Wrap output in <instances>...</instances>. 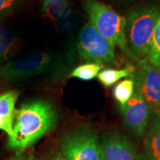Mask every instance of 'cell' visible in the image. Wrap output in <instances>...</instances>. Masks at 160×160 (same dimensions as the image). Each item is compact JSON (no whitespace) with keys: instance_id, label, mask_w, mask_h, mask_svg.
<instances>
[{"instance_id":"obj_1","label":"cell","mask_w":160,"mask_h":160,"mask_svg":"<svg viewBox=\"0 0 160 160\" xmlns=\"http://www.w3.org/2000/svg\"><path fill=\"white\" fill-rule=\"evenodd\" d=\"M57 122V111L50 102L38 99L24 103L15 110L13 132L7 146L21 154L53 131Z\"/></svg>"},{"instance_id":"obj_2","label":"cell","mask_w":160,"mask_h":160,"mask_svg":"<svg viewBox=\"0 0 160 160\" xmlns=\"http://www.w3.org/2000/svg\"><path fill=\"white\" fill-rule=\"evenodd\" d=\"M82 8L100 34L113 47L119 46L125 54L133 57L126 39L125 17L97 0H83Z\"/></svg>"},{"instance_id":"obj_3","label":"cell","mask_w":160,"mask_h":160,"mask_svg":"<svg viewBox=\"0 0 160 160\" xmlns=\"http://www.w3.org/2000/svg\"><path fill=\"white\" fill-rule=\"evenodd\" d=\"M56 66L55 57L48 52L8 62L0 68V89L48 75L56 69Z\"/></svg>"},{"instance_id":"obj_4","label":"cell","mask_w":160,"mask_h":160,"mask_svg":"<svg viewBox=\"0 0 160 160\" xmlns=\"http://www.w3.org/2000/svg\"><path fill=\"white\" fill-rule=\"evenodd\" d=\"M159 11L154 5L133 9L128 13L125 33L128 45L133 57L148 55L152 36Z\"/></svg>"},{"instance_id":"obj_5","label":"cell","mask_w":160,"mask_h":160,"mask_svg":"<svg viewBox=\"0 0 160 160\" xmlns=\"http://www.w3.org/2000/svg\"><path fill=\"white\" fill-rule=\"evenodd\" d=\"M59 146L67 160H103L101 142L97 132L88 125L68 131L60 139Z\"/></svg>"},{"instance_id":"obj_6","label":"cell","mask_w":160,"mask_h":160,"mask_svg":"<svg viewBox=\"0 0 160 160\" xmlns=\"http://www.w3.org/2000/svg\"><path fill=\"white\" fill-rule=\"evenodd\" d=\"M78 54L88 63H111L115 59L113 46L98 32L91 22L79 30L77 41Z\"/></svg>"},{"instance_id":"obj_7","label":"cell","mask_w":160,"mask_h":160,"mask_svg":"<svg viewBox=\"0 0 160 160\" xmlns=\"http://www.w3.org/2000/svg\"><path fill=\"white\" fill-rule=\"evenodd\" d=\"M134 83L135 93L141 96L153 108L160 107L159 68L152 65L148 59L141 60Z\"/></svg>"},{"instance_id":"obj_8","label":"cell","mask_w":160,"mask_h":160,"mask_svg":"<svg viewBox=\"0 0 160 160\" xmlns=\"http://www.w3.org/2000/svg\"><path fill=\"white\" fill-rule=\"evenodd\" d=\"M120 109L126 127L141 138L145 134L153 108L141 96L134 93Z\"/></svg>"},{"instance_id":"obj_9","label":"cell","mask_w":160,"mask_h":160,"mask_svg":"<svg viewBox=\"0 0 160 160\" xmlns=\"http://www.w3.org/2000/svg\"><path fill=\"white\" fill-rule=\"evenodd\" d=\"M101 144L103 160H145L133 142L119 132L106 133Z\"/></svg>"},{"instance_id":"obj_10","label":"cell","mask_w":160,"mask_h":160,"mask_svg":"<svg viewBox=\"0 0 160 160\" xmlns=\"http://www.w3.org/2000/svg\"><path fill=\"white\" fill-rule=\"evenodd\" d=\"M42 14L51 20L64 33H71L75 27V14L68 0H40Z\"/></svg>"},{"instance_id":"obj_11","label":"cell","mask_w":160,"mask_h":160,"mask_svg":"<svg viewBox=\"0 0 160 160\" xmlns=\"http://www.w3.org/2000/svg\"><path fill=\"white\" fill-rule=\"evenodd\" d=\"M145 160H160V119L156 114L144 139Z\"/></svg>"},{"instance_id":"obj_12","label":"cell","mask_w":160,"mask_h":160,"mask_svg":"<svg viewBox=\"0 0 160 160\" xmlns=\"http://www.w3.org/2000/svg\"><path fill=\"white\" fill-rule=\"evenodd\" d=\"M15 38L6 26L0 25V68L11 57Z\"/></svg>"},{"instance_id":"obj_13","label":"cell","mask_w":160,"mask_h":160,"mask_svg":"<svg viewBox=\"0 0 160 160\" xmlns=\"http://www.w3.org/2000/svg\"><path fill=\"white\" fill-rule=\"evenodd\" d=\"M19 93L17 90H11L0 94V116L14 119L15 104Z\"/></svg>"},{"instance_id":"obj_14","label":"cell","mask_w":160,"mask_h":160,"mask_svg":"<svg viewBox=\"0 0 160 160\" xmlns=\"http://www.w3.org/2000/svg\"><path fill=\"white\" fill-rule=\"evenodd\" d=\"M134 79H127L122 80L115 86L113 91L114 99L119 104L120 108L123 107L134 94Z\"/></svg>"},{"instance_id":"obj_15","label":"cell","mask_w":160,"mask_h":160,"mask_svg":"<svg viewBox=\"0 0 160 160\" xmlns=\"http://www.w3.org/2000/svg\"><path fill=\"white\" fill-rule=\"evenodd\" d=\"M133 69L131 68L121 70L105 69L99 73L97 77L99 81L105 87H111L124 77L133 74Z\"/></svg>"},{"instance_id":"obj_16","label":"cell","mask_w":160,"mask_h":160,"mask_svg":"<svg viewBox=\"0 0 160 160\" xmlns=\"http://www.w3.org/2000/svg\"><path fill=\"white\" fill-rule=\"evenodd\" d=\"M148 56L149 62L154 67L160 68V11L151 38Z\"/></svg>"},{"instance_id":"obj_17","label":"cell","mask_w":160,"mask_h":160,"mask_svg":"<svg viewBox=\"0 0 160 160\" xmlns=\"http://www.w3.org/2000/svg\"><path fill=\"white\" fill-rule=\"evenodd\" d=\"M102 68V65H100V64L87 63L78 66L73 69L68 77L77 78L84 81H89L97 77L99 72Z\"/></svg>"},{"instance_id":"obj_18","label":"cell","mask_w":160,"mask_h":160,"mask_svg":"<svg viewBox=\"0 0 160 160\" xmlns=\"http://www.w3.org/2000/svg\"><path fill=\"white\" fill-rule=\"evenodd\" d=\"M25 2L26 0H0V19L14 14Z\"/></svg>"},{"instance_id":"obj_19","label":"cell","mask_w":160,"mask_h":160,"mask_svg":"<svg viewBox=\"0 0 160 160\" xmlns=\"http://www.w3.org/2000/svg\"><path fill=\"white\" fill-rule=\"evenodd\" d=\"M13 119H8L0 116V129L5 131L9 137H11L13 132Z\"/></svg>"},{"instance_id":"obj_20","label":"cell","mask_w":160,"mask_h":160,"mask_svg":"<svg viewBox=\"0 0 160 160\" xmlns=\"http://www.w3.org/2000/svg\"><path fill=\"white\" fill-rule=\"evenodd\" d=\"M48 160H67L63 155L62 154L61 151H55L53 152V153L50 156Z\"/></svg>"},{"instance_id":"obj_21","label":"cell","mask_w":160,"mask_h":160,"mask_svg":"<svg viewBox=\"0 0 160 160\" xmlns=\"http://www.w3.org/2000/svg\"><path fill=\"white\" fill-rule=\"evenodd\" d=\"M28 157L25 153H21V154H16L14 157H12L8 160H28Z\"/></svg>"},{"instance_id":"obj_22","label":"cell","mask_w":160,"mask_h":160,"mask_svg":"<svg viewBox=\"0 0 160 160\" xmlns=\"http://www.w3.org/2000/svg\"><path fill=\"white\" fill-rule=\"evenodd\" d=\"M157 115L159 117V119H160V107L157 108Z\"/></svg>"},{"instance_id":"obj_23","label":"cell","mask_w":160,"mask_h":160,"mask_svg":"<svg viewBox=\"0 0 160 160\" xmlns=\"http://www.w3.org/2000/svg\"><path fill=\"white\" fill-rule=\"evenodd\" d=\"M28 160H37V159L33 156H30V157H28Z\"/></svg>"}]
</instances>
